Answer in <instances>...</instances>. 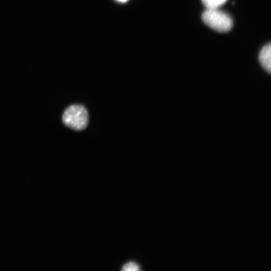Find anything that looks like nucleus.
Segmentation results:
<instances>
[{"mask_svg":"<svg viewBox=\"0 0 271 271\" xmlns=\"http://www.w3.org/2000/svg\"><path fill=\"white\" fill-rule=\"evenodd\" d=\"M88 113L86 108L81 104H73L67 107L62 115L65 125L75 130H82L87 126Z\"/></svg>","mask_w":271,"mask_h":271,"instance_id":"nucleus-1","label":"nucleus"},{"mask_svg":"<svg viewBox=\"0 0 271 271\" xmlns=\"http://www.w3.org/2000/svg\"><path fill=\"white\" fill-rule=\"evenodd\" d=\"M204 23L215 31L225 32L229 31L233 25L230 17L217 9H207L202 15Z\"/></svg>","mask_w":271,"mask_h":271,"instance_id":"nucleus-2","label":"nucleus"},{"mask_svg":"<svg viewBox=\"0 0 271 271\" xmlns=\"http://www.w3.org/2000/svg\"><path fill=\"white\" fill-rule=\"evenodd\" d=\"M259 61L263 68L268 73L271 72V46L268 44L264 46L259 54Z\"/></svg>","mask_w":271,"mask_h":271,"instance_id":"nucleus-3","label":"nucleus"},{"mask_svg":"<svg viewBox=\"0 0 271 271\" xmlns=\"http://www.w3.org/2000/svg\"><path fill=\"white\" fill-rule=\"evenodd\" d=\"M207 9H217L224 4L227 0H201Z\"/></svg>","mask_w":271,"mask_h":271,"instance_id":"nucleus-4","label":"nucleus"},{"mask_svg":"<svg viewBox=\"0 0 271 271\" xmlns=\"http://www.w3.org/2000/svg\"><path fill=\"white\" fill-rule=\"evenodd\" d=\"M122 270L123 271H137L140 270V267L136 263L129 262L123 266Z\"/></svg>","mask_w":271,"mask_h":271,"instance_id":"nucleus-5","label":"nucleus"},{"mask_svg":"<svg viewBox=\"0 0 271 271\" xmlns=\"http://www.w3.org/2000/svg\"><path fill=\"white\" fill-rule=\"evenodd\" d=\"M116 1L118 2L124 3V2H127L128 0H116Z\"/></svg>","mask_w":271,"mask_h":271,"instance_id":"nucleus-6","label":"nucleus"}]
</instances>
